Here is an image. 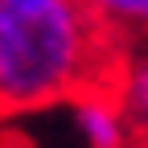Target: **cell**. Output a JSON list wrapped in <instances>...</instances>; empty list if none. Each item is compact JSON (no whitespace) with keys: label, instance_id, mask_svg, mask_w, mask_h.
<instances>
[{"label":"cell","instance_id":"277c9868","mask_svg":"<svg viewBox=\"0 0 148 148\" xmlns=\"http://www.w3.org/2000/svg\"><path fill=\"white\" fill-rule=\"evenodd\" d=\"M86 4L115 41L148 37V0H86Z\"/></svg>","mask_w":148,"mask_h":148},{"label":"cell","instance_id":"6da1fadb","mask_svg":"<svg viewBox=\"0 0 148 148\" xmlns=\"http://www.w3.org/2000/svg\"><path fill=\"white\" fill-rule=\"evenodd\" d=\"M119 41L86 0H0V115L111 86Z\"/></svg>","mask_w":148,"mask_h":148},{"label":"cell","instance_id":"3957f363","mask_svg":"<svg viewBox=\"0 0 148 148\" xmlns=\"http://www.w3.org/2000/svg\"><path fill=\"white\" fill-rule=\"evenodd\" d=\"M66 107H70V119H74V132H78L82 148H136L111 86L78 90V95L66 99Z\"/></svg>","mask_w":148,"mask_h":148},{"label":"cell","instance_id":"7a4b0ae2","mask_svg":"<svg viewBox=\"0 0 148 148\" xmlns=\"http://www.w3.org/2000/svg\"><path fill=\"white\" fill-rule=\"evenodd\" d=\"M111 95H115L127 132L136 148H148V37L119 41L115 74H111Z\"/></svg>","mask_w":148,"mask_h":148}]
</instances>
